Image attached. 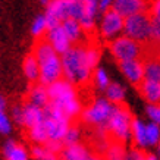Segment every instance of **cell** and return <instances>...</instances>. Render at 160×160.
I'll return each mask as SVG.
<instances>
[{
	"instance_id": "cell-1",
	"label": "cell",
	"mask_w": 160,
	"mask_h": 160,
	"mask_svg": "<svg viewBox=\"0 0 160 160\" xmlns=\"http://www.w3.org/2000/svg\"><path fill=\"white\" fill-rule=\"evenodd\" d=\"M47 90L50 96V104L63 112L71 121L82 113V104L78 98L75 84L68 81L66 78H60L47 85Z\"/></svg>"
},
{
	"instance_id": "cell-2",
	"label": "cell",
	"mask_w": 160,
	"mask_h": 160,
	"mask_svg": "<svg viewBox=\"0 0 160 160\" xmlns=\"http://www.w3.org/2000/svg\"><path fill=\"white\" fill-rule=\"evenodd\" d=\"M63 78H66L75 85L87 84L92 77V71L87 62L85 47L73 44L72 47L62 54Z\"/></svg>"
},
{
	"instance_id": "cell-3",
	"label": "cell",
	"mask_w": 160,
	"mask_h": 160,
	"mask_svg": "<svg viewBox=\"0 0 160 160\" xmlns=\"http://www.w3.org/2000/svg\"><path fill=\"white\" fill-rule=\"evenodd\" d=\"M116 109V104L112 103L109 98L104 97H97L91 104H88L82 110L81 116L82 121L88 125L96 126L100 132H106V126L110 121L113 112Z\"/></svg>"
},
{
	"instance_id": "cell-4",
	"label": "cell",
	"mask_w": 160,
	"mask_h": 160,
	"mask_svg": "<svg viewBox=\"0 0 160 160\" xmlns=\"http://www.w3.org/2000/svg\"><path fill=\"white\" fill-rule=\"evenodd\" d=\"M123 34L148 46L153 40V18L150 12H140L125 18Z\"/></svg>"
},
{
	"instance_id": "cell-5",
	"label": "cell",
	"mask_w": 160,
	"mask_h": 160,
	"mask_svg": "<svg viewBox=\"0 0 160 160\" xmlns=\"http://www.w3.org/2000/svg\"><path fill=\"white\" fill-rule=\"evenodd\" d=\"M132 121H134V116L129 112V109L123 103L116 104V109L106 126V132H109V135L112 137L113 141H119V142L126 144L131 140Z\"/></svg>"
},
{
	"instance_id": "cell-6",
	"label": "cell",
	"mask_w": 160,
	"mask_h": 160,
	"mask_svg": "<svg viewBox=\"0 0 160 160\" xmlns=\"http://www.w3.org/2000/svg\"><path fill=\"white\" fill-rule=\"evenodd\" d=\"M109 52L118 62H123L129 59L144 58L146 46L128 35L121 34L119 37L109 41Z\"/></svg>"
},
{
	"instance_id": "cell-7",
	"label": "cell",
	"mask_w": 160,
	"mask_h": 160,
	"mask_svg": "<svg viewBox=\"0 0 160 160\" xmlns=\"http://www.w3.org/2000/svg\"><path fill=\"white\" fill-rule=\"evenodd\" d=\"M125 27V16H122L118 10L113 8L106 12H103V16L100 19V35L103 40L112 41L113 38L123 34Z\"/></svg>"
},
{
	"instance_id": "cell-8",
	"label": "cell",
	"mask_w": 160,
	"mask_h": 160,
	"mask_svg": "<svg viewBox=\"0 0 160 160\" xmlns=\"http://www.w3.org/2000/svg\"><path fill=\"white\" fill-rule=\"evenodd\" d=\"M63 78V65L62 56L59 53L47 58L46 60L40 62V79L38 82L44 85H50L54 81Z\"/></svg>"
},
{
	"instance_id": "cell-9",
	"label": "cell",
	"mask_w": 160,
	"mask_h": 160,
	"mask_svg": "<svg viewBox=\"0 0 160 160\" xmlns=\"http://www.w3.org/2000/svg\"><path fill=\"white\" fill-rule=\"evenodd\" d=\"M119 63V69H121L122 75L132 84V85H140L144 81V59H129V60H123Z\"/></svg>"
},
{
	"instance_id": "cell-10",
	"label": "cell",
	"mask_w": 160,
	"mask_h": 160,
	"mask_svg": "<svg viewBox=\"0 0 160 160\" xmlns=\"http://www.w3.org/2000/svg\"><path fill=\"white\" fill-rule=\"evenodd\" d=\"M44 38L53 46V49L56 50L60 56H62L63 53H66V52L73 46L72 41L69 40V37L66 35V32H65L62 24L56 25V27H52V28L47 29V32H46V35H44Z\"/></svg>"
},
{
	"instance_id": "cell-11",
	"label": "cell",
	"mask_w": 160,
	"mask_h": 160,
	"mask_svg": "<svg viewBox=\"0 0 160 160\" xmlns=\"http://www.w3.org/2000/svg\"><path fill=\"white\" fill-rule=\"evenodd\" d=\"M148 8L150 0H115L113 3V9L125 18L140 12H148Z\"/></svg>"
},
{
	"instance_id": "cell-12",
	"label": "cell",
	"mask_w": 160,
	"mask_h": 160,
	"mask_svg": "<svg viewBox=\"0 0 160 160\" xmlns=\"http://www.w3.org/2000/svg\"><path fill=\"white\" fill-rule=\"evenodd\" d=\"M137 90L148 104H160V82L159 81H150L144 79L140 85H137Z\"/></svg>"
},
{
	"instance_id": "cell-13",
	"label": "cell",
	"mask_w": 160,
	"mask_h": 160,
	"mask_svg": "<svg viewBox=\"0 0 160 160\" xmlns=\"http://www.w3.org/2000/svg\"><path fill=\"white\" fill-rule=\"evenodd\" d=\"M60 157L65 160H92L96 159L94 154L88 150L85 146H82L81 142L72 144V146H65L63 147Z\"/></svg>"
},
{
	"instance_id": "cell-14",
	"label": "cell",
	"mask_w": 160,
	"mask_h": 160,
	"mask_svg": "<svg viewBox=\"0 0 160 160\" xmlns=\"http://www.w3.org/2000/svg\"><path fill=\"white\" fill-rule=\"evenodd\" d=\"M100 13L98 10V2H85L84 6V15L81 16V25L85 32H91L96 28V21H97V15Z\"/></svg>"
},
{
	"instance_id": "cell-15",
	"label": "cell",
	"mask_w": 160,
	"mask_h": 160,
	"mask_svg": "<svg viewBox=\"0 0 160 160\" xmlns=\"http://www.w3.org/2000/svg\"><path fill=\"white\" fill-rule=\"evenodd\" d=\"M144 79L160 82V53L144 54Z\"/></svg>"
},
{
	"instance_id": "cell-16",
	"label": "cell",
	"mask_w": 160,
	"mask_h": 160,
	"mask_svg": "<svg viewBox=\"0 0 160 160\" xmlns=\"http://www.w3.org/2000/svg\"><path fill=\"white\" fill-rule=\"evenodd\" d=\"M44 107L35 106L32 103H27L24 104V126L27 129L32 128L34 125H37L38 122L44 121Z\"/></svg>"
},
{
	"instance_id": "cell-17",
	"label": "cell",
	"mask_w": 160,
	"mask_h": 160,
	"mask_svg": "<svg viewBox=\"0 0 160 160\" xmlns=\"http://www.w3.org/2000/svg\"><path fill=\"white\" fill-rule=\"evenodd\" d=\"M62 27L65 29L66 35L69 37V40L72 41V44H79L82 41L84 35H85V31H84L82 25L78 19L75 18H66V19L62 22Z\"/></svg>"
},
{
	"instance_id": "cell-18",
	"label": "cell",
	"mask_w": 160,
	"mask_h": 160,
	"mask_svg": "<svg viewBox=\"0 0 160 160\" xmlns=\"http://www.w3.org/2000/svg\"><path fill=\"white\" fill-rule=\"evenodd\" d=\"M3 157L6 160H28L29 151L22 144L9 140L3 147Z\"/></svg>"
},
{
	"instance_id": "cell-19",
	"label": "cell",
	"mask_w": 160,
	"mask_h": 160,
	"mask_svg": "<svg viewBox=\"0 0 160 160\" xmlns=\"http://www.w3.org/2000/svg\"><path fill=\"white\" fill-rule=\"evenodd\" d=\"M131 141L134 147H138V148H147L148 147V144H147V134H146V123L141 122L140 119H135V118L132 121Z\"/></svg>"
},
{
	"instance_id": "cell-20",
	"label": "cell",
	"mask_w": 160,
	"mask_h": 160,
	"mask_svg": "<svg viewBox=\"0 0 160 160\" xmlns=\"http://www.w3.org/2000/svg\"><path fill=\"white\" fill-rule=\"evenodd\" d=\"M28 102L35 104V106L40 107H46L50 103V96H49V90H47V85L44 84H37L29 90L28 94Z\"/></svg>"
},
{
	"instance_id": "cell-21",
	"label": "cell",
	"mask_w": 160,
	"mask_h": 160,
	"mask_svg": "<svg viewBox=\"0 0 160 160\" xmlns=\"http://www.w3.org/2000/svg\"><path fill=\"white\" fill-rule=\"evenodd\" d=\"M24 73L29 82H37L40 79V62L38 59L35 58L34 53L28 54L24 59V65H22Z\"/></svg>"
},
{
	"instance_id": "cell-22",
	"label": "cell",
	"mask_w": 160,
	"mask_h": 160,
	"mask_svg": "<svg viewBox=\"0 0 160 160\" xmlns=\"http://www.w3.org/2000/svg\"><path fill=\"white\" fill-rule=\"evenodd\" d=\"M28 137L34 144H46L49 141V132H47V128H46V122H38L37 125L29 128Z\"/></svg>"
},
{
	"instance_id": "cell-23",
	"label": "cell",
	"mask_w": 160,
	"mask_h": 160,
	"mask_svg": "<svg viewBox=\"0 0 160 160\" xmlns=\"http://www.w3.org/2000/svg\"><path fill=\"white\" fill-rule=\"evenodd\" d=\"M104 96H106L112 103H115V104H122V103L125 102L126 91L119 82H110L109 87L106 88V91H104Z\"/></svg>"
},
{
	"instance_id": "cell-24",
	"label": "cell",
	"mask_w": 160,
	"mask_h": 160,
	"mask_svg": "<svg viewBox=\"0 0 160 160\" xmlns=\"http://www.w3.org/2000/svg\"><path fill=\"white\" fill-rule=\"evenodd\" d=\"M47 29H49V22H47L46 13L37 15L32 21V24H31V34L34 35L35 38H40V37L46 35Z\"/></svg>"
},
{
	"instance_id": "cell-25",
	"label": "cell",
	"mask_w": 160,
	"mask_h": 160,
	"mask_svg": "<svg viewBox=\"0 0 160 160\" xmlns=\"http://www.w3.org/2000/svg\"><path fill=\"white\" fill-rule=\"evenodd\" d=\"M107 159L110 160H122L126 159V150H125V144L119 142V141H113L109 144L107 150L104 151Z\"/></svg>"
},
{
	"instance_id": "cell-26",
	"label": "cell",
	"mask_w": 160,
	"mask_h": 160,
	"mask_svg": "<svg viewBox=\"0 0 160 160\" xmlns=\"http://www.w3.org/2000/svg\"><path fill=\"white\" fill-rule=\"evenodd\" d=\"M92 79H94V84H96V87L100 90V91H106V88L109 87V84L112 82L109 75H107L106 69L104 68H97L94 69V72H92Z\"/></svg>"
},
{
	"instance_id": "cell-27",
	"label": "cell",
	"mask_w": 160,
	"mask_h": 160,
	"mask_svg": "<svg viewBox=\"0 0 160 160\" xmlns=\"http://www.w3.org/2000/svg\"><path fill=\"white\" fill-rule=\"evenodd\" d=\"M146 134H147V144H148V147L157 146L160 142V125L157 122L151 121L150 123H146Z\"/></svg>"
},
{
	"instance_id": "cell-28",
	"label": "cell",
	"mask_w": 160,
	"mask_h": 160,
	"mask_svg": "<svg viewBox=\"0 0 160 160\" xmlns=\"http://www.w3.org/2000/svg\"><path fill=\"white\" fill-rule=\"evenodd\" d=\"M32 157L37 160H56L58 154H54L53 151H50L44 144H35L31 150Z\"/></svg>"
},
{
	"instance_id": "cell-29",
	"label": "cell",
	"mask_w": 160,
	"mask_h": 160,
	"mask_svg": "<svg viewBox=\"0 0 160 160\" xmlns=\"http://www.w3.org/2000/svg\"><path fill=\"white\" fill-rule=\"evenodd\" d=\"M85 56H87V62L90 65V68L94 69L98 66L100 59H102V52L97 46H85Z\"/></svg>"
},
{
	"instance_id": "cell-30",
	"label": "cell",
	"mask_w": 160,
	"mask_h": 160,
	"mask_svg": "<svg viewBox=\"0 0 160 160\" xmlns=\"http://www.w3.org/2000/svg\"><path fill=\"white\" fill-rule=\"evenodd\" d=\"M79 141H81V131H79V128L75 125H71L62 140L63 146H72V144H77Z\"/></svg>"
},
{
	"instance_id": "cell-31",
	"label": "cell",
	"mask_w": 160,
	"mask_h": 160,
	"mask_svg": "<svg viewBox=\"0 0 160 160\" xmlns=\"http://www.w3.org/2000/svg\"><path fill=\"white\" fill-rule=\"evenodd\" d=\"M12 118H9L6 115L5 110L0 112V134L2 135H8L12 131Z\"/></svg>"
},
{
	"instance_id": "cell-32",
	"label": "cell",
	"mask_w": 160,
	"mask_h": 160,
	"mask_svg": "<svg viewBox=\"0 0 160 160\" xmlns=\"http://www.w3.org/2000/svg\"><path fill=\"white\" fill-rule=\"evenodd\" d=\"M10 118H12L13 123H16V125H19V126H24V106L16 104V106L12 107Z\"/></svg>"
},
{
	"instance_id": "cell-33",
	"label": "cell",
	"mask_w": 160,
	"mask_h": 160,
	"mask_svg": "<svg viewBox=\"0 0 160 160\" xmlns=\"http://www.w3.org/2000/svg\"><path fill=\"white\" fill-rule=\"evenodd\" d=\"M147 116L150 121L157 122L160 125V104H148L147 106Z\"/></svg>"
},
{
	"instance_id": "cell-34",
	"label": "cell",
	"mask_w": 160,
	"mask_h": 160,
	"mask_svg": "<svg viewBox=\"0 0 160 160\" xmlns=\"http://www.w3.org/2000/svg\"><path fill=\"white\" fill-rule=\"evenodd\" d=\"M147 154L144 151V148H138V147H134L131 151L126 153V159H131V160H144L147 159Z\"/></svg>"
},
{
	"instance_id": "cell-35",
	"label": "cell",
	"mask_w": 160,
	"mask_h": 160,
	"mask_svg": "<svg viewBox=\"0 0 160 160\" xmlns=\"http://www.w3.org/2000/svg\"><path fill=\"white\" fill-rule=\"evenodd\" d=\"M151 18L160 19V0H150V8H148Z\"/></svg>"
},
{
	"instance_id": "cell-36",
	"label": "cell",
	"mask_w": 160,
	"mask_h": 160,
	"mask_svg": "<svg viewBox=\"0 0 160 160\" xmlns=\"http://www.w3.org/2000/svg\"><path fill=\"white\" fill-rule=\"evenodd\" d=\"M113 3H115V0H98V10L103 13V12L112 9Z\"/></svg>"
},
{
	"instance_id": "cell-37",
	"label": "cell",
	"mask_w": 160,
	"mask_h": 160,
	"mask_svg": "<svg viewBox=\"0 0 160 160\" xmlns=\"http://www.w3.org/2000/svg\"><path fill=\"white\" fill-rule=\"evenodd\" d=\"M2 110H6V98L0 94V112Z\"/></svg>"
},
{
	"instance_id": "cell-38",
	"label": "cell",
	"mask_w": 160,
	"mask_h": 160,
	"mask_svg": "<svg viewBox=\"0 0 160 160\" xmlns=\"http://www.w3.org/2000/svg\"><path fill=\"white\" fill-rule=\"evenodd\" d=\"M50 2H52V0H40V3H41L43 6H47Z\"/></svg>"
},
{
	"instance_id": "cell-39",
	"label": "cell",
	"mask_w": 160,
	"mask_h": 160,
	"mask_svg": "<svg viewBox=\"0 0 160 160\" xmlns=\"http://www.w3.org/2000/svg\"><path fill=\"white\" fill-rule=\"evenodd\" d=\"M157 156H159V159H160V142L157 144Z\"/></svg>"
},
{
	"instance_id": "cell-40",
	"label": "cell",
	"mask_w": 160,
	"mask_h": 160,
	"mask_svg": "<svg viewBox=\"0 0 160 160\" xmlns=\"http://www.w3.org/2000/svg\"><path fill=\"white\" fill-rule=\"evenodd\" d=\"M84 2H98V0H84Z\"/></svg>"
}]
</instances>
